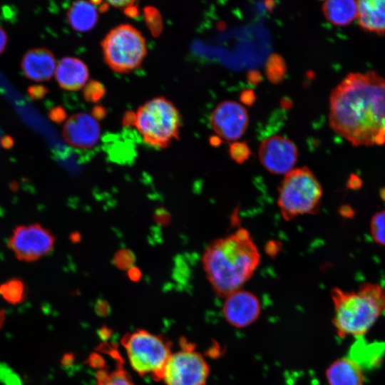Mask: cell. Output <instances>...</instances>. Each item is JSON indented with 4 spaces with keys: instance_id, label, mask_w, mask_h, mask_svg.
Listing matches in <instances>:
<instances>
[{
    "instance_id": "obj_1",
    "label": "cell",
    "mask_w": 385,
    "mask_h": 385,
    "mask_svg": "<svg viewBox=\"0 0 385 385\" xmlns=\"http://www.w3.org/2000/svg\"><path fill=\"white\" fill-rule=\"evenodd\" d=\"M329 123L354 147L385 144V78L375 71L348 73L332 91Z\"/></svg>"
},
{
    "instance_id": "obj_2",
    "label": "cell",
    "mask_w": 385,
    "mask_h": 385,
    "mask_svg": "<svg viewBox=\"0 0 385 385\" xmlns=\"http://www.w3.org/2000/svg\"><path fill=\"white\" fill-rule=\"evenodd\" d=\"M260 262L259 250L245 228L216 239L206 247L202 263L215 292L221 297L242 289Z\"/></svg>"
},
{
    "instance_id": "obj_3",
    "label": "cell",
    "mask_w": 385,
    "mask_h": 385,
    "mask_svg": "<svg viewBox=\"0 0 385 385\" xmlns=\"http://www.w3.org/2000/svg\"><path fill=\"white\" fill-rule=\"evenodd\" d=\"M332 323L339 337L366 334L385 310V289L375 283L361 284L356 290L331 289Z\"/></svg>"
},
{
    "instance_id": "obj_4",
    "label": "cell",
    "mask_w": 385,
    "mask_h": 385,
    "mask_svg": "<svg viewBox=\"0 0 385 385\" xmlns=\"http://www.w3.org/2000/svg\"><path fill=\"white\" fill-rule=\"evenodd\" d=\"M322 195V185L314 173L306 166L294 168L280 183L277 206L282 218L290 221L317 212Z\"/></svg>"
},
{
    "instance_id": "obj_5",
    "label": "cell",
    "mask_w": 385,
    "mask_h": 385,
    "mask_svg": "<svg viewBox=\"0 0 385 385\" xmlns=\"http://www.w3.org/2000/svg\"><path fill=\"white\" fill-rule=\"evenodd\" d=\"M132 116V124L150 146L165 148L179 137L180 115L174 104L164 97L149 100Z\"/></svg>"
},
{
    "instance_id": "obj_6",
    "label": "cell",
    "mask_w": 385,
    "mask_h": 385,
    "mask_svg": "<svg viewBox=\"0 0 385 385\" xmlns=\"http://www.w3.org/2000/svg\"><path fill=\"white\" fill-rule=\"evenodd\" d=\"M132 368L140 376L149 374L161 381L165 364L172 354L171 343L165 337L145 329L125 334L121 339Z\"/></svg>"
},
{
    "instance_id": "obj_7",
    "label": "cell",
    "mask_w": 385,
    "mask_h": 385,
    "mask_svg": "<svg viewBox=\"0 0 385 385\" xmlns=\"http://www.w3.org/2000/svg\"><path fill=\"white\" fill-rule=\"evenodd\" d=\"M101 46L106 63L120 73L139 67L147 53L144 36L130 24H120L111 29L103 39Z\"/></svg>"
},
{
    "instance_id": "obj_8",
    "label": "cell",
    "mask_w": 385,
    "mask_h": 385,
    "mask_svg": "<svg viewBox=\"0 0 385 385\" xmlns=\"http://www.w3.org/2000/svg\"><path fill=\"white\" fill-rule=\"evenodd\" d=\"M210 367L192 344L183 342L181 350L172 353L163 370L165 385H206Z\"/></svg>"
},
{
    "instance_id": "obj_9",
    "label": "cell",
    "mask_w": 385,
    "mask_h": 385,
    "mask_svg": "<svg viewBox=\"0 0 385 385\" xmlns=\"http://www.w3.org/2000/svg\"><path fill=\"white\" fill-rule=\"evenodd\" d=\"M55 242L56 237L50 230L39 223H31L16 226L7 246L18 260L33 262L49 255Z\"/></svg>"
},
{
    "instance_id": "obj_10",
    "label": "cell",
    "mask_w": 385,
    "mask_h": 385,
    "mask_svg": "<svg viewBox=\"0 0 385 385\" xmlns=\"http://www.w3.org/2000/svg\"><path fill=\"white\" fill-rule=\"evenodd\" d=\"M258 155L260 163L268 172L284 175L294 168L298 150L290 139L274 135L261 143Z\"/></svg>"
},
{
    "instance_id": "obj_11",
    "label": "cell",
    "mask_w": 385,
    "mask_h": 385,
    "mask_svg": "<svg viewBox=\"0 0 385 385\" xmlns=\"http://www.w3.org/2000/svg\"><path fill=\"white\" fill-rule=\"evenodd\" d=\"M210 120L217 137L227 141L239 139L249 125L247 111L233 101L220 103L212 111Z\"/></svg>"
},
{
    "instance_id": "obj_12",
    "label": "cell",
    "mask_w": 385,
    "mask_h": 385,
    "mask_svg": "<svg viewBox=\"0 0 385 385\" xmlns=\"http://www.w3.org/2000/svg\"><path fill=\"white\" fill-rule=\"evenodd\" d=\"M225 298L222 314L227 323L236 328H245L260 317L261 304L252 292L240 289Z\"/></svg>"
},
{
    "instance_id": "obj_13",
    "label": "cell",
    "mask_w": 385,
    "mask_h": 385,
    "mask_svg": "<svg viewBox=\"0 0 385 385\" xmlns=\"http://www.w3.org/2000/svg\"><path fill=\"white\" fill-rule=\"evenodd\" d=\"M94 115L78 113L71 115L65 122L62 135L71 147L79 150L93 148L99 141L101 127Z\"/></svg>"
},
{
    "instance_id": "obj_14",
    "label": "cell",
    "mask_w": 385,
    "mask_h": 385,
    "mask_svg": "<svg viewBox=\"0 0 385 385\" xmlns=\"http://www.w3.org/2000/svg\"><path fill=\"white\" fill-rule=\"evenodd\" d=\"M20 66L26 78L36 82H43L54 76L57 62L54 54L49 49L34 48L24 54Z\"/></svg>"
},
{
    "instance_id": "obj_15",
    "label": "cell",
    "mask_w": 385,
    "mask_h": 385,
    "mask_svg": "<svg viewBox=\"0 0 385 385\" xmlns=\"http://www.w3.org/2000/svg\"><path fill=\"white\" fill-rule=\"evenodd\" d=\"M88 69L81 59L67 56L57 63L54 73L56 82L63 90L76 91L83 88L88 79Z\"/></svg>"
},
{
    "instance_id": "obj_16",
    "label": "cell",
    "mask_w": 385,
    "mask_h": 385,
    "mask_svg": "<svg viewBox=\"0 0 385 385\" xmlns=\"http://www.w3.org/2000/svg\"><path fill=\"white\" fill-rule=\"evenodd\" d=\"M328 385H364L362 367L350 357L334 361L326 369Z\"/></svg>"
},
{
    "instance_id": "obj_17",
    "label": "cell",
    "mask_w": 385,
    "mask_h": 385,
    "mask_svg": "<svg viewBox=\"0 0 385 385\" xmlns=\"http://www.w3.org/2000/svg\"><path fill=\"white\" fill-rule=\"evenodd\" d=\"M357 21L366 32L385 34V0L357 1Z\"/></svg>"
},
{
    "instance_id": "obj_18",
    "label": "cell",
    "mask_w": 385,
    "mask_h": 385,
    "mask_svg": "<svg viewBox=\"0 0 385 385\" xmlns=\"http://www.w3.org/2000/svg\"><path fill=\"white\" fill-rule=\"evenodd\" d=\"M326 19L337 26H345L357 19L358 6L355 0H329L322 4Z\"/></svg>"
},
{
    "instance_id": "obj_19",
    "label": "cell",
    "mask_w": 385,
    "mask_h": 385,
    "mask_svg": "<svg viewBox=\"0 0 385 385\" xmlns=\"http://www.w3.org/2000/svg\"><path fill=\"white\" fill-rule=\"evenodd\" d=\"M91 1L73 2L66 12L68 22L77 31L85 32L92 29L98 21V11Z\"/></svg>"
},
{
    "instance_id": "obj_20",
    "label": "cell",
    "mask_w": 385,
    "mask_h": 385,
    "mask_svg": "<svg viewBox=\"0 0 385 385\" xmlns=\"http://www.w3.org/2000/svg\"><path fill=\"white\" fill-rule=\"evenodd\" d=\"M96 385H135L130 374L123 369L122 359L117 361L115 369H100L96 372Z\"/></svg>"
},
{
    "instance_id": "obj_21",
    "label": "cell",
    "mask_w": 385,
    "mask_h": 385,
    "mask_svg": "<svg viewBox=\"0 0 385 385\" xmlns=\"http://www.w3.org/2000/svg\"><path fill=\"white\" fill-rule=\"evenodd\" d=\"M0 295L9 304L21 303L26 296V286L18 278L8 279L0 284Z\"/></svg>"
},
{
    "instance_id": "obj_22",
    "label": "cell",
    "mask_w": 385,
    "mask_h": 385,
    "mask_svg": "<svg viewBox=\"0 0 385 385\" xmlns=\"http://www.w3.org/2000/svg\"><path fill=\"white\" fill-rule=\"evenodd\" d=\"M265 73L268 80L272 83L281 82L287 73L284 59L279 54H271L265 65Z\"/></svg>"
},
{
    "instance_id": "obj_23",
    "label": "cell",
    "mask_w": 385,
    "mask_h": 385,
    "mask_svg": "<svg viewBox=\"0 0 385 385\" xmlns=\"http://www.w3.org/2000/svg\"><path fill=\"white\" fill-rule=\"evenodd\" d=\"M370 231L375 242L385 246V209L376 212L372 216Z\"/></svg>"
},
{
    "instance_id": "obj_24",
    "label": "cell",
    "mask_w": 385,
    "mask_h": 385,
    "mask_svg": "<svg viewBox=\"0 0 385 385\" xmlns=\"http://www.w3.org/2000/svg\"><path fill=\"white\" fill-rule=\"evenodd\" d=\"M229 154L234 161L242 164L249 159L251 150L246 143L235 141L230 145Z\"/></svg>"
},
{
    "instance_id": "obj_25",
    "label": "cell",
    "mask_w": 385,
    "mask_h": 385,
    "mask_svg": "<svg viewBox=\"0 0 385 385\" xmlns=\"http://www.w3.org/2000/svg\"><path fill=\"white\" fill-rule=\"evenodd\" d=\"M103 85L96 81H91L84 86L83 95L88 101H98L104 93Z\"/></svg>"
},
{
    "instance_id": "obj_26",
    "label": "cell",
    "mask_w": 385,
    "mask_h": 385,
    "mask_svg": "<svg viewBox=\"0 0 385 385\" xmlns=\"http://www.w3.org/2000/svg\"><path fill=\"white\" fill-rule=\"evenodd\" d=\"M135 262V256L128 250H121L114 256L115 265L121 270L130 269Z\"/></svg>"
},
{
    "instance_id": "obj_27",
    "label": "cell",
    "mask_w": 385,
    "mask_h": 385,
    "mask_svg": "<svg viewBox=\"0 0 385 385\" xmlns=\"http://www.w3.org/2000/svg\"><path fill=\"white\" fill-rule=\"evenodd\" d=\"M48 93V89L43 85H33L28 88V94L33 100L43 98Z\"/></svg>"
},
{
    "instance_id": "obj_28",
    "label": "cell",
    "mask_w": 385,
    "mask_h": 385,
    "mask_svg": "<svg viewBox=\"0 0 385 385\" xmlns=\"http://www.w3.org/2000/svg\"><path fill=\"white\" fill-rule=\"evenodd\" d=\"M66 113L61 107L53 108L48 113L49 118L56 123L63 121L66 118Z\"/></svg>"
},
{
    "instance_id": "obj_29",
    "label": "cell",
    "mask_w": 385,
    "mask_h": 385,
    "mask_svg": "<svg viewBox=\"0 0 385 385\" xmlns=\"http://www.w3.org/2000/svg\"><path fill=\"white\" fill-rule=\"evenodd\" d=\"M240 101L248 106L252 105L255 101V96L250 89L244 90L240 94Z\"/></svg>"
},
{
    "instance_id": "obj_30",
    "label": "cell",
    "mask_w": 385,
    "mask_h": 385,
    "mask_svg": "<svg viewBox=\"0 0 385 385\" xmlns=\"http://www.w3.org/2000/svg\"><path fill=\"white\" fill-rule=\"evenodd\" d=\"M8 41V36L4 28L0 26V55L4 51Z\"/></svg>"
},
{
    "instance_id": "obj_31",
    "label": "cell",
    "mask_w": 385,
    "mask_h": 385,
    "mask_svg": "<svg viewBox=\"0 0 385 385\" xmlns=\"http://www.w3.org/2000/svg\"><path fill=\"white\" fill-rule=\"evenodd\" d=\"M362 184L361 180L358 176H356L355 175H352L348 181V186L349 188L351 189H356L361 187Z\"/></svg>"
},
{
    "instance_id": "obj_32",
    "label": "cell",
    "mask_w": 385,
    "mask_h": 385,
    "mask_svg": "<svg viewBox=\"0 0 385 385\" xmlns=\"http://www.w3.org/2000/svg\"><path fill=\"white\" fill-rule=\"evenodd\" d=\"M248 81L252 84L257 83L260 81V73L257 71H250L248 75Z\"/></svg>"
},
{
    "instance_id": "obj_33",
    "label": "cell",
    "mask_w": 385,
    "mask_h": 385,
    "mask_svg": "<svg viewBox=\"0 0 385 385\" xmlns=\"http://www.w3.org/2000/svg\"><path fill=\"white\" fill-rule=\"evenodd\" d=\"M108 4H111L113 6L117 7H125V6H132V4L134 3L133 1H109Z\"/></svg>"
},
{
    "instance_id": "obj_34",
    "label": "cell",
    "mask_w": 385,
    "mask_h": 385,
    "mask_svg": "<svg viewBox=\"0 0 385 385\" xmlns=\"http://www.w3.org/2000/svg\"><path fill=\"white\" fill-rule=\"evenodd\" d=\"M128 273L131 279H138L141 275L140 272L135 267L130 268Z\"/></svg>"
},
{
    "instance_id": "obj_35",
    "label": "cell",
    "mask_w": 385,
    "mask_h": 385,
    "mask_svg": "<svg viewBox=\"0 0 385 385\" xmlns=\"http://www.w3.org/2000/svg\"><path fill=\"white\" fill-rule=\"evenodd\" d=\"M13 143L12 138L9 136H4L1 140V143L4 147L11 146Z\"/></svg>"
},
{
    "instance_id": "obj_36",
    "label": "cell",
    "mask_w": 385,
    "mask_h": 385,
    "mask_svg": "<svg viewBox=\"0 0 385 385\" xmlns=\"http://www.w3.org/2000/svg\"><path fill=\"white\" fill-rule=\"evenodd\" d=\"M341 212L342 215L346 212V217H349L353 215V210L349 206L342 208Z\"/></svg>"
},
{
    "instance_id": "obj_37",
    "label": "cell",
    "mask_w": 385,
    "mask_h": 385,
    "mask_svg": "<svg viewBox=\"0 0 385 385\" xmlns=\"http://www.w3.org/2000/svg\"><path fill=\"white\" fill-rule=\"evenodd\" d=\"M5 320V313L4 311L2 309H0V329L4 324Z\"/></svg>"
},
{
    "instance_id": "obj_38",
    "label": "cell",
    "mask_w": 385,
    "mask_h": 385,
    "mask_svg": "<svg viewBox=\"0 0 385 385\" xmlns=\"http://www.w3.org/2000/svg\"><path fill=\"white\" fill-rule=\"evenodd\" d=\"M382 198L385 200V189H383L381 192Z\"/></svg>"
}]
</instances>
